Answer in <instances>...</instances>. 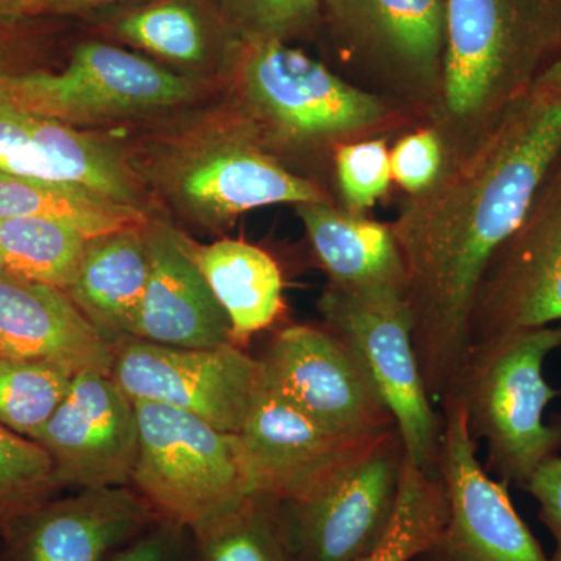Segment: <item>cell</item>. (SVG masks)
Listing matches in <instances>:
<instances>
[{"instance_id": "7402d4cb", "label": "cell", "mask_w": 561, "mask_h": 561, "mask_svg": "<svg viewBox=\"0 0 561 561\" xmlns=\"http://www.w3.org/2000/svg\"><path fill=\"white\" fill-rule=\"evenodd\" d=\"M297 213L328 284L404 290V267L390 224L339 208L334 202L302 203Z\"/></svg>"}, {"instance_id": "d6986e66", "label": "cell", "mask_w": 561, "mask_h": 561, "mask_svg": "<svg viewBox=\"0 0 561 561\" xmlns=\"http://www.w3.org/2000/svg\"><path fill=\"white\" fill-rule=\"evenodd\" d=\"M0 356L111 375L114 345L65 290L0 271Z\"/></svg>"}, {"instance_id": "f1b7e54d", "label": "cell", "mask_w": 561, "mask_h": 561, "mask_svg": "<svg viewBox=\"0 0 561 561\" xmlns=\"http://www.w3.org/2000/svg\"><path fill=\"white\" fill-rule=\"evenodd\" d=\"M61 489L49 453L0 424V534Z\"/></svg>"}, {"instance_id": "30bf717a", "label": "cell", "mask_w": 561, "mask_h": 561, "mask_svg": "<svg viewBox=\"0 0 561 561\" xmlns=\"http://www.w3.org/2000/svg\"><path fill=\"white\" fill-rule=\"evenodd\" d=\"M561 323V154L476 294L470 351L511 332Z\"/></svg>"}, {"instance_id": "e0dca14e", "label": "cell", "mask_w": 561, "mask_h": 561, "mask_svg": "<svg viewBox=\"0 0 561 561\" xmlns=\"http://www.w3.org/2000/svg\"><path fill=\"white\" fill-rule=\"evenodd\" d=\"M127 486L47 501L0 534V561H110L158 522Z\"/></svg>"}, {"instance_id": "7c38bea8", "label": "cell", "mask_w": 561, "mask_h": 561, "mask_svg": "<svg viewBox=\"0 0 561 561\" xmlns=\"http://www.w3.org/2000/svg\"><path fill=\"white\" fill-rule=\"evenodd\" d=\"M261 362L267 389L330 430L378 437L397 427L356 351L328 324L284 328Z\"/></svg>"}, {"instance_id": "484cf974", "label": "cell", "mask_w": 561, "mask_h": 561, "mask_svg": "<svg viewBox=\"0 0 561 561\" xmlns=\"http://www.w3.org/2000/svg\"><path fill=\"white\" fill-rule=\"evenodd\" d=\"M90 239L58 221L0 220V271L66 290L79 273Z\"/></svg>"}, {"instance_id": "83f0119b", "label": "cell", "mask_w": 561, "mask_h": 561, "mask_svg": "<svg viewBox=\"0 0 561 561\" xmlns=\"http://www.w3.org/2000/svg\"><path fill=\"white\" fill-rule=\"evenodd\" d=\"M73 376L47 362L0 356V424L31 438L65 400Z\"/></svg>"}, {"instance_id": "52a82bcc", "label": "cell", "mask_w": 561, "mask_h": 561, "mask_svg": "<svg viewBox=\"0 0 561 561\" xmlns=\"http://www.w3.org/2000/svg\"><path fill=\"white\" fill-rule=\"evenodd\" d=\"M319 311L324 324L356 351L393 416L409 459L427 474L438 476L443 415L424 386L404 290L328 284Z\"/></svg>"}, {"instance_id": "d590c367", "label": "cell", "mask_w": 561, "mask_h": 561, "mask_svg": "<svg viewBox=\"0 0 561 561\" xmlns=\"http://www.w3.org/2000/svg\"><path fill=\"white\" fill-rule=\"evenodd\" d=\"M121 0H0V20L25 21L51 14H72Z\"/></svg>"}, {"instance_id": "8992f818", "label": "cell", "mask_w": 561, "mask_h": 561, "mask_svg": "<svg viewBox=\"0 0 561 561\" xmlns=\"http://www.w3.org/2000/svg\"><path fill=\"white\" fill-rule=\"evenodd\" d=\"M359 88L427 125L440 92L445 0H321Z\"/></svg>"}, {"instance_id": "277c9868", "label": "cell", "mask_w": 561, "mask_h": 561, "mask_svg": "<svg viewBox=\"0 0 561 561\" xmlns=\"http://www.w3.org/2000/svg\"><path fill=\"white\" fill-rule=\"evenodd\" d=\"M561 348V324L502 335L471 348L459 393L476 442H486L497 481L522 486L546 460L560 456L561 416L546 408L561 390L542 375L546 357ZM454 400V398H453Z\"/></svg>"}, {"instance_id": "3957f363", "label": "cell", "mask_w": 561, "mask_h": 561, "mask_svg": "<svg viewBox=\"0 0 561 561\" xmlns=\"http://www.w3.org/2000/svg\"><path fill=\"white\" fill-rule=\"evenodd\" d=\"M239 81L245 121L272 154L275 149L324 153L356 140L421 127L408 110L356 87L283 41H242Z\"/></svg>"}, {"instance_id": "ac0fdd59", "label": "cell", "mask_w": 561, "mask_h": 561, "mask_svg": "<svg viewBox=\"0 0 561 561\" xmlns=\"http://www.w3.org/2000/svg\"><path fill=\"white\" fill-rule=\"evenodd\" d=\"M144 236L150 272L131 337L179 348L230 345V319L195 264L187 242L160 224L144 225Z\"/></svg>"}, {"instance_id": "603a6c76", "label": "cell", "mask_w": 561, "mask_h": 561, "mask_svg": "<svg viewBox=\"0 0 561 561\" xmlns=\"http://www.w3.org/2000/svg\"><path fill=\"white\" fill-rule=\"evenodd\" d=\"M190 251L230 319L234 345H245L251 335L267 330L283 313V276L267 251L230 239L190 245Z\"/></svg>"}, {"instance_id": "2e32d148", "label": "cell", "mask_w": 561, "mask_h": 561, "mask_svg": "<svg viewBox=\"0 0 561 561\" xmlns=\"http://www.w3.org/2000/svg\"><path fill=\"white\" fill-rule=\"evenodd\" d=\"M175 187L184 206L213 225L262 206L332 202L321 184L268 153L245 119L230 138L192 154L176 172Z\"/></svg>"}, {"instance_id": "ba28073f", "label": "cell", "mask_w": 561, "mask_h": 561, "mask_svg": "<svg viewBox=\"0 0 561 561\" xmlns=\"http://www.w3.org/2000/svg\"><path fill=\"white\" fill-rule=\"evenodd\" d=\"M0 91L18 108L66 125L171 108L194 95L190 80L102 43L81 44L58 73L0 66Z\"/></svg>"}, {"instance_id": "d4e9b609", "label": "cell", "mask_w": 561, "mask_h": 561, "mask_svg": "<svg viewBox=\"0 0 561 561\" xmlns=\"http://www.w3.org/2000/svg\"><path fill=\"white\" fill-rule=\"evenodd\" d=\"M14 217L58 221L88 239L147 224L139 208L80 184L0 173V220Z\"/></svg>"}, {"instance_id": "4dcf8cb0", "label": "cell", "mask_w": 561, "mask_h": 561, "mask_svg": "<svg viewBox=\"0 0 561 561\" xmlns=\"http://www.w3.org/2000/svg\"><path fill=\"white\" fill-rule=\"evenodd\" d=\"M334 176L343 208L365 214L390 190V150L387 138L346 144L334 154Z\"/></svg>"}, {"instance_id": "6da1fadb", "label": "cell", "mask_w": 561, "mask_h": 561, "mask_svg": "<svg viewBox=\"0 0 561 561\" xmlns=\"http://www.w3.org/2000/svg\"><path fill=\"white\" fill-rule=\"evenodd\" d=\"M560 154L561 108L531 90L390 224L421 375L440 408L459 393L483 275Z\"/></svg>"}, {"instance_id": "d6a6232c", "label": "cell", "mask_w": 561, "mask_h": 561, "mask_svg": "<svg viewBox=\"0 0 561 561\" xmlns=\"http://www.w3.org/2000/svg\"><path fill=\"white\" fill-rule=\"evenodd\" d=\"M391 179L409 197L430 190L445 168V150L438 133L430 125L401 135L390 150Z\"/></svg>"}, {"instance_id": "1f68e13d", "label": "cell", "mask_w": 561, "mask_h": 561, "mask_svg": "<svg viewBox=\"0 0 561 561\" xmlns=\"http://www.w3.org/2000/svg\"><path fill=\"white\" fill-rule=\"evenodd\" d=\"M228 21L242 41H283L311 31L321 0H224Z\"/></svg>"}, {"instance_id": "4316f807", "label": "cell", "mask_w": 561, "mask_h": 561, "mask_svg": "<svg viewBox=\"0 0 561 561\" xmlns=\"http://www.w3.org/2000/svg\"><path fill=\"white\" fill-rule=\"evenodd\" d=\"M449 502L440 476L420 470L409 456L397 511L382 540L357 561H413L437 540L448 522Z\"/></svg>"}, {"instance_id": "5b68a950", "label": "cell", "mask_w": 561, "mask_h": 561, "mask_svg": "<svg viewBox=\"0 0 561 561\" xmlns=\"http://www.w3.org/2000/svg\"><path fill=\"white\" fill-rule=\"evenodd\" d=\"M133 404L138 454L131 482L158 518L192 529L249 494L239 434L169 405Z\"/></svg>"}, {"instance_id": "f546056e", "label": "cell", "mask_w": 561, "mask_h": 561, "mask_svg": "<svg viewBox=\"0 0 561 561\" xmlns=\"http://www.w3.org/2000/svg\"><path fill=\"white\" fill-rule=\"evenodd\" d=\"M122 38L168 60L198 62L206 33L197 11L186 3L162 2L128 14L117 24Z\"/></svg>"}, {"instance_id": "836d02e7", "label": "cell", "mask_w": 561, "mask_h": 561, "mask_svg": "<svg viewBox=\"0 0 561 561\" xmlns=\"http://www.w3.org/2000/svg\"><path fill=\"white\" fill-rule=\"evenodd\" d=\"M110 561H195L191 531L158 519Z\"/></svg>"}, {"instance_id": "9a60e30c", "label": "cell", "mask_w": 561, "mask_h": 561, "mask_svg": "<svg viewBox=\"0 0 561 561\" xmlns=\"http://www.w3.org/2000/svg\"><path fill=\"white\" fill-rule=\"evenodd\" d=\"M31 440L49 453L61 486L127 485L138 454L135 404L111 375L77 373L65 400Z\"/></svg>"}, {"instance_id": "7a4b0ae2", "label": "cell", "mask_w": 561, "mask_h": 561, "mask_svg": "<svg viewBox=\"0 0 561 561\" xmlns=\"http://www.w3.org/2000/svg\"><path fill=\"white\" fill-rule=\"evenodd\" d=\"M561 51V0H445L440 92L430 127L463 158Z\"/></svg>"}, {"instance_id": "cb8c5ba5", "label": "cell", "mask_w": 561, "mask_h": 561, "mask_svg": "<svg viewBox=\"0 0 561 561\" xmlns=\"http://www.w3.org/2000/svg\"><path fill=\"white\" fill-rule=\"evenodd\" d=\"M195 561H302L286 502L247 494L192 527Z\"/></svg>"}, {"instance_id": "e575fe53", "label": "cell", "mask_w": 561, "mask_h": 561, "mask_svg": "<svg viewBox=\"0 0 561 561\" xmlns=\"http://www.w3.org/2000/svg\"><path fill=\"white\" fill-rule=\"evenodd\" d=\"M523 489L537 501L538 516L556 541L549 561H561V456L546 460Z\"/></svg>"}, {"instance_id": "5bb4252c", "label": "cell", "mask_w": 561, "mask_h": 561, "mask_svg": "<svg viewBox=\"0 0 561 561\" xmlns=\"http://www.w3.org/2000/svg\"><path fill=\"white\" fill-rule=\"evenodd\" d=\"M408 457L398 427L323 490L286 502L302 561H357L389 529Z\"/></svg>"}, {"instance_id": "44dd1931", "label": "cell", "mask_w": 561, "mask_h": 561, "mask_svg": "<svg viewBox=\"0 0 561 561\" xmlns=\"http://www.w3.org/2000/svg\"><path fill=\"white\" fill-rule=\"evenodd\" d=\"M149 272L144 225L127 228L88 241L79 273L65 291L116 346L131 337Z\"/></svg>"}, {"instance_id": "ffe728a7", "label": "cell", "mask_w": 561, "mask_h": 561, "mask_svg": "<svg viewBox=\"0 0 561 561\" xmlns=\"http://www.w3.org/2000/svg\"><path fill=\"white\" fill-rule=\"evenodd\" d=\"M16 21L0 20V35ZM0 173L80 184L124 202L133 175L110 147L61 122L18 108L0 91Z\"/></svg>"}, {"instance_id": "8fae6325", "label": "cell", "mask_w": 561, "mask_h": 561, "mask_svg": "<svg viewBox=\"0 0 561 561\" xmlns=\"http://www.w3.org/2000/svg\"><path fill=\"white\" fill-rule=\"evenodd\" d=\"M440 409L438 476L448 493V522L413 561H549L513 505L507 483L479 461L461 398Z\"/></svg>"}, {"instance_id": "9c48e42d", "label": "cell", "mask_w": 561, "mask_h": 561, "mask_svg": "<svg viewBox=\"0 0 561 561\" xmlns=\"http://www.w3.org/2000/svg\"><path fill=\"white\" fill-rule=\"evenodd\" d=\"M111 378L131 401H150L241 434L265 389L261 359L238 345L179 348L127 337L114 346Z\"/></svg>"}, {"instance_id": "4fadbf2b", "label": "cell", "mask_w": 561, "mask_h": 561, "mask_svg": "<svg viewBox=\"0 0 561 561\" xmlns=\"http://www.w3.org/2000/svg\"><path fill=\"white\" fill-rule=\"evenodd\" d=\"M387 434L330 430L265 386L239 434L247 490L280 502L306 500L359 463Z\"/></svg>"}, {"instance_id": "8d00e7d4", "label": "cell", "mask_w": 561, "mask_h": 561, "mask_svg": "<svg viewBox=\"0 0 561 561\" xmlns=\"http://www.w3.org/2000/svg\"><path fill=\"white\" fill-rule=\"evenodd\" d=\"M534 91L561 108V51L535 83Z\"/></svg>"}]
</instances>
